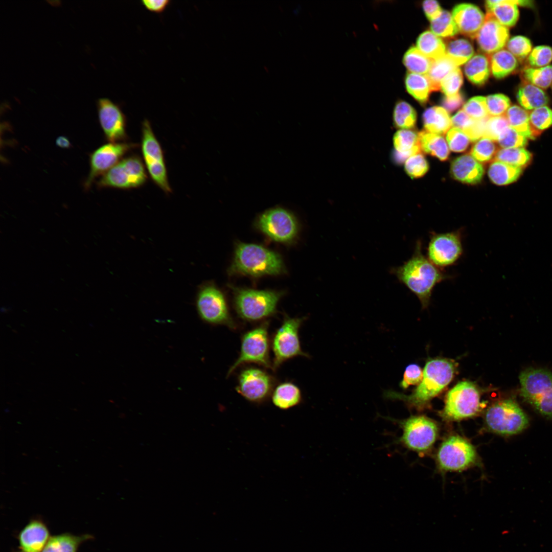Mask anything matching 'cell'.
Instances as JSON below:
<instances>
[{"instance_id":"cell-1","label":"cell","mask_w":552,"mask_h":552,"mask_svg":"<svg viewBox=\"0 0 552 552\" xmlns=\"http://www.w3.org/2000/svg\"><path fill=\"white\" fill-rule=\"evenodd\" d=\"M399 280L420 300L423 308L429 304L433 289L451 276L432 263L422 252V241L417 242L413 255L402 266L394 269Z\"/></svg>"},{"instance_id":"cell-2","label":"cell","mask_w":552,"mask_h":552,"mask_svg":"<svg viewBox=\"0 0 552 552\" xmlns=\"http://www.w3.org/2000/svg\"><path fill=\"white\" fill-rule=\"evenodd\" d=\"M455 372V364L450 360L439 358L430 360L424 369L421 382L411 394L406 395L387 390L384 392V397L388 399L404 401L410 406L421 407L448 385Z\"/></svg>"},{"instance_id":"cell-3","label":"cell","mask_w":552,"mask_h":552,"mask_svg":"<svg viewBox=\"0 0 552 552\" xmlns=\"http://www.w3.org/2000/svg\"><path fill=\"white\" fill-rule=\"evenodd\" d=\"M284 265L277 253L255 244L237 245L233 264L232 274H244L254 277L277 275L282 273Z\"/></svg>"},{"instance_id":"cell-4","label":"cell","mask_w":552,"mask_h":552,"mask_svg":"<svg viewBox=\"0 0 552 552\" xmlns=\"http://www.w3.org/2000/svg\"><path fill=\"white\" fill-rule=\"evenodd\" d=\"M522 397L545 417L552 418V373L528 368L519 375Z\"/></svg>"},{"instance_id":"cell-5","label":"cell","mask_w":552,"mask_h":552,"mask_svg":"<svg viewBox=\"0 0 552 552\" xmlns=\"http://www.w3.org/2000/svg\"><path fill=\"white\" fill-rule=\"evenodd\" d=\"M485 422L491 431L503 435L521 432L528 425V419L516 401L508 399L498 401L487 409Z\"/></svg>"},{"instance_id":"cell-6","label":"cell","mask_w":552,"mask_h":552,"mask_svg":"<svg viewBox=\"0 0 552 552\" xmlns=\"http://www.w3.org/2000/svg\"><path fill=\"white\" fill-rule=\"evenodd\" d=\"M282 293L269 290L238 289L235 293L236 311L242 319L255 321L273 315Z\"/></svg>"},{"instance_id":"cell-7","label":"cell","mask_w":552,"mask_h":552,"mask_svg":"<svg viewBox=\"0 0 552 552\" xmlns=\"http://www.w3.org/2000/svg\"><path fill=\"white\" fill-rule=\"evenodd\" d=\"M195 304L199 318L205 323L236 329L223 293L213 283H204L199 287Z\"/></svg>"},{"instance_id":"cell-8","label":"cell","mask_w":552,"mask_h":552,"mask_svg":"<svg viewBox=\"0 0 552 552\" xmlns=\"http://www.w3.org/2000/svg\"><path fill=\"white\" fill-rule=\"evenodd\" d=\"M481 406L477 386L470 381H461L447 393L442 416L449 420H461L476 415Z\"/></svg>"},{"instance_id":"cell-9","label":"cell","mask_w":552,"mask_h":552,"mask_svg":"<svg viewBox=\"0 0 552 552\" xmlns=\"http://www.w3.org/2000/svg\"><path fill=\"white\" fill-rule=\"evenodd\" d=\"M147 175L143 161L136 155L123 158L102 175L96 184L99 188L130 189L142 186Z\"/></svg>"},{"instance_id":"cell-10","label":"cell","mask_w":552,"mask_h":552,"mask_svg":"<svg viewBox=\"0 0 552 552\" xmlns=\"http://www.w3.org/2000/svg\"><path fill=\"white\" fill-rule=\"evenodd\" d=\"M141 150L143 162L153 182L165 193L172 192L167 174L164 152L150 122L142 123Z\"/></svg>"},{"instance_id":"cell-11","label":"cell","mask_w":552,"mask_h":552,"mask_svg":"<svg viewBox=\"0 0 552 552\" xmlns=\"http://www.w3.org/2000/svg\"><path fill=\"white\" fill-rule=\"evenodd\" d=\"M268 327V324L265 323L243 335L240 354L229 367L227 377L240 365L246 363H255L272 369L269 355Z\"/></svg>"},{"instance_id":"cell-12","label":"cell","mask_w":552,"mask_h":552,"mask_svg":"<svg viewBox=\"0 0 552 552\" xmlns=\"http://www.w3.org/2000/svg\"><path fill=\"white\" fill-rule=\"evenodd\" d=\"M462 228L446 233H430L427 258L442 269L454 265L463 252Z\"/></svg>"},{"instance_id":"cell-13","label":"cell","mask_w":552,"mask_h":552,"mask_svg":"<svg viewBox=\"0 0 552 552\" xmlns=\"http://www.w3.org/2000/svg\"><path fill=\"white\" fill-rule=\"evenodd\" d=\"M305 318L286 316L272 339L274 354L272 370H277L285 361L296 356L309 357L301 349L298 331Z\"/></svg>"},{"instance_id":"cell-14","label":"cell","mask_w":552,"mask_h":552,"mask_svg":"<svg viewBox=\"0 0 552 552\" xmlns=\"http://www.w3.org/2000/svg\"><path fill=\"white\" fill-rule=\"evenodd\" d=\"M477 457L473 446L465 439L452 435L441 445L437 453V462L444 471H461L473 465Z\"/></svg>"},{"instance_id":"cell-15","label":"cell","mask_w":552,"mask_h":552,"mask_svg":"<svg viewBox=\"0 0 552 552\" xmlns=\"http://www.w3.org/2000/svg\"><path fill=\"white\" fill-rule=\"evenodd\" d=\"M135 147L136 145L132 143L109 142L94 150L89 156L90 169L84 183L85 190H89L98 176L111 169Z\"/></svg>"},{"instance_id":"cell-16","label":"cell","mask_w":552,"mask_h":552,"mask_svg":"<svg viewBox=\"0 0 552 552\" xmlns=\"http://www.w3.org/2000/svg\"><path fill=\"white\" fill-rule=\"evenodd\" d=\"M403 434L400 441L408 448L423 452L435 442L438 427L436 424L423 416H413L401 423Z\"/></svg>"},{"instance_id":"cell-17","label":"cell","mask_w":552,"mask_h":552,"mask_svg":"<svg viewBox=\"0 0 552 552\" xmlns=\"http://www.w3.org/2000/svg\"><path fill=\"white\" fill-rule=\"evenodd\" d=\"M258 226L263 233L277 242L291 241L297 231L294 216L280 208L271 209L262 214L258 218Z\"/></svg>"},{"instance_id":"cell-18","label":"cell","mask_w":552,"mask_h":552,"mask_svg":"<svg viewBox=\"0 0 552 552\" xmlns=\"http://www.w3.org/2000/svg\"><path fill=\"white\" fill-rule=\"evenodd\" d=\"M273 378L262 370L249 367L243 370L238 378L237 392L248 401L262 403L271 394Z\"/></svg>"},{"instance_id":"cell-19","label":"cell","mask_w":552,"mask_h":552,"mask_svg":"<svg viewBox=\"0 0 552 552\" xmlns=\"http://www.w3.org/2000/svg\"><path fill=\"white\" fill-rule=\"evenodd\" d=\"M99 123L106 139L110 143H118L127 137L126 118L121 107L108 98L97 100Z\"/></svg>"},{"instance_id":"cell-20","label":"cell","mask_w":552,"mask_h":552,"mask_svg":"<svg viewBox=\"0 0 552 552\" xmlns=\"http://www.w3.org/2000/svg\"><path fill=\"white\" fill-rule=\"evenodd\" d=\"M509 30L487 13L485 21L476 37L479 50L485 54L491 55L501 50L509 39Z\"/></svg>"},{"instance_id":"cell-21","label":"cell","mask_w":552,"mask_h":552,"mask_svg":"<svg viewBox=\"0 0 552 552\" xmlns=\"http://www.w3.org/2000/svg\"><path fill=\"white\" fill-rule=\"evenodd\" d=\"M452 15L458 32L465 36L475 38L482 27L485 16L477 6L462 3L455 6Z\"/></svg>"},{"instance_id":"cell-22","label":"cell","mask_w":552,"mask_h":552,"mask_svg":"<svg viewBox=\"0 0 552 552\" xmlns=\"http://www.w3.org/2000/svg\"><path fill=\"white\" fill-rule=\"evenodd\" d=\"M484 173L485 169L482 164L468 154L456 157L450 166L451 176L466 184L475 185L480 182Z\"/></svg>"},{"instance_id":"cell-23","label":"cell","mask_w":552,"mask_h":552,"mask_svg":"<svg viewBox=\"0 0 552 552\" xmlns=\"http://www.w3.org/2000/svg\"><path fill=\"white\" fill-rule=\"evenodd\" d=\"M50 538L45 524L33 520L20 531L18 541L20 552H41Z\"/></svg>"},{"instance_id":"cell-24","label":"cell","mask_w":552,"mask_h":552,"mask_svg":"<svg viewBox=\"0 0 552 552\" xmlns=\"http://www.w3.org/2000/svg\"><path fill=\"white\" fill-rule=\"evenodd\" d=\"M518 5L531 6L530 1L489 0L485 2L487 13L490 14L500 24L507 27L516 25L519 17Z\"/></svg>"},{"instance_id":"cell-25","label":"cell","mask_w":552,"mask_h":552,"mask_svg":"<svg viewBox=\"0 0 552 552\" xmlns=\"http://www.w3.org/2000/svg\"><path fill=\"white\" fill-rule=\"evenodd\" d=\"M393 145L392 158L397 164H402L409 157L421 151L418 132L411 129L398 130L393 136Z\"/></svg>"},{"instance_id":"cell-26","label":"cell","mask_w":552,"mask_h":552,"mask_svg":"<svg viewBox=\"0 0 552 552\" xmlns=\"http://www.w3.org/2000/svg\"><path fill=\"white\" fill-rule=\"evenodd\" d=\"M425 130L438 135H444L452 126L451 118L443 107L433 106L425 110L422 116Z\"/></svg>"},{"instance_id":"cell-27","label":"cell","mask_w":552,"mask_h":552,"mask_svg":"<svg viewBox=\"0 0 552 552\" xmlns=\"http://www.w3.org/2000/svg\"><path fill=\"white\" fill-rule=\"evenodd\" d=\"M418 136L421 150L441 161L448 159L449 147L443 136L426 130L419 132Z\"/></svg>"},{"instance_id":"cell-28","label":"cell","mask_w":552,"mask_h":552,"mask_svg":"<svg viewBox=\"0 0 552 552\" xmlns=\"http://www.w3.org/2000/svg\"><path fill=\"white\" fill-rule=\"evenodd\" d=\"M464 73L467 79L473 84L478 86L484 85L490 74L489 58L481 54L473 56L465 64Z\"/></svg>"},{"instance_id":"cell-29","label":"cell","mask_w":552,"mask_h":552,"mask_svg":"<svg viewBox=\"0 0 552 552\" xmlns=\"http://www.w3.org/2000/svg\"><path fill=\"white\" fill-rule=\"evenodd\" d=\"M517 99L521 107L526 110L546 106L548 103V97L542 89L526 82L519 87Z\"/></svg>"},{"instance_id":"cell-30","label":"cell","mask_w":552,"mask_h":552,"mask_svg":"<svg viewBox=\"0 0 552 552\" xmlns=\"http://www.w3.org/2000/svg\"><path fill=\"white\" fill-rule=\"evenodd\" d=\"M405 85L407 92L422 105L428 102L430 94L433 91L427 75L408 72L405 77Z\"/></svg>"},{"instance_id":"cell-31","label":"cell","mask_w":552,"mask_h":552,"mask_svg":"<svg viewBox=\"0 0 552 552\" xmlns=\"http://www.w3.org/2000/svg\"><path fill=\"white\" fill-rule=\"evenodd\" d=\"M273 404L281 409H288L298 405L302 399L300 388L294 384L286 382L278 385L273 390Z\"/></svg>"},{"instance_id":"cell-32","label":"cell","mask_w":552,"mask_h":552,"mask_svg":"<svg viewBox=\"0 0 552 552\" xmlns=\"http://www.w3.org/2000/svg\"><path fill=\"white\" fill-rule=\"evenodd\" d=\"M490 71L497 79H502L514 72L518 66V59L507 50L502 49L490 55Z\"/></svg>"},{"instance_id":"cell-33","label":"cell","mask_w":552,"mask_h":552,"mask_svg":"<svg viewBox=\"0 0 552 552\" xmlns=\"http://www.w3.org/2000/svg\"><path fill=\"white\" fill-rule=\"evenodd\" d=\"M522 171V168L495 160L490 164L488 174L493 183L504 186L517 180L521 174Z\"/></svg>"},{"instance_id":"cell-34","label":"cell","mask_w":552,"mask_h":552,"mask_svg":"<svg viewBox=\"0 0 552 552\" xmlns=\"http://www.w3.org/2000/svg\"><path fill=\"white\" fill-rule=\"evenodd\" d=\"M510 127L526 139H534L537 135L531 127L529 112L516 105L511 106L504 114Z\"/></svg>"},{"instance_id":"cell-35","label":"cell","mask_w":552,"mask_h":552,"mask_svg":"<svg viewBox=\"0 0 552 552\" xmlns=\"http://www.w3.org/2000/svg\"><path fill=\"white\" fill-rule=\"evenodd\" d=\"M417 48L433 61L446 55L445 43L430 31H426L419 35L417 40Z\"/></svg>"},{"instance_id":"cell-36","label":"cell","mask_w":552,"mask_h":552,"mask_svg":"<svg viewBox=\"0 0 552 552\" xmlns=\"http://www.w3.org/2000/svg\"><path fill=\"white\" fill-rule=\"evenodd\" d=\"M446 45V55L457 66L467 62L473 56L474 48L472 43L463 38L449 39Z\"/></svg>"},{"instance_id":"cell-37","label":"cell","mask_w":552,"mask_h":552,"mask_svg":"<svg viewBox=\"0 0 552 552\" xmlns=\"http://www.w3.org/2000/svg\"><path fill=\"white\" fill-rule=\"evenodd\" d=\"M88 536L63 534L50 537L41 552H77L80 544Z\"/></svg>"},{"instance_id":"cell-38","label":"cell","mask_w":552,"mask_h":552,"mask_svg":"<svg viewBox=\"0 0 552 552\" xmlns=\"http://www.w3.org/2000/svg\"><path fill=\"white\" fill-rule=\"evenodd\" d=\"M433 60L424 55L417 47H410L405 53L402 62L409 72L427 75Z\"/></svg>"},{"instance_id":"cell-39","label":"cell","mask_w":552,"mask_h":552,"mask_svg":"<svg viewBox=\"0 0 552 552\" xmlns=\"http://www.w3.org/2000/svg\"><path fill=\"white\" fill-rule=\"evenodd\" d=\"M417 114L415 108L403 100L398 101L393 112L394 126L400 129H411L416 126Z\"/></svg>"},{"instance_id":"cell-40","label":"cell","mask_w":552,"mask_h":552,"mask_svg":"<svg viewBox=\"0 0 552 552\" xmlns=\"http://www.w3.org/2000/svg\"><path fill=\"white\" fill-rule=\"evenodd\" d=\"M457 67L454 62L446 55L433 61L427 74L430 80L433 91L440 90L441 81Z\"/></svg>"},{"instance_id":"cell-41","label":"cell","mask_w":552,"mask_h":552,"mask_svg":"<svg viewBox=\"0 0 552 552\" xmlns=\"http://www.w3.org/2000/svg\"><path fill=\"white\" fill-rule=\"evenodd\" d=\"M495 160L522 168L532 159L531 153L524 148H501L498 150Z\"/></svg>"},{"instance_id":"cell-42","label":"cell","mask_w":552,"mask_h":552,"mask_svg":"<svg viewBox=\"0 0 552 552\" xmlns=\"http://www.w3.org/2000/svg\"><path fill=\"white\" fill-rule=\"evenodd\" d=\"M525 81L541 89H546L552 84V65L541 67H526L522 72Z\"/></svg>"},{"instance_id":"cell-43","label":"cell","mask_w":552,"mask_h":552,"mask_svg":"<svg viewBox=\"0 0 552 552\" xmlns=\"http://www.w3.org/2000/svg\"><path fill=\"white\" fill-rule=\"evenodd\" d=\"M430 29L438 36L444 38H452L458 32L452 14L447 10H443L438 18L430 21Z\"/></svg>"},{"instance_id":"cell-44","label":"cell","mask_w":552,"mask_h":552,"mask_svg":"<svg viewBox=\"0 0 552 552\" xmlns=\"http://www.w3.org/2000/svg\"><path fill=\"white\" fill-rule=\"evenodd\" d=\"M497 151L494 141L481 137L473 144L470 154L479 163H486L495 158Z\"/></svg>"},{"instance_id":"cell-45","label":"cell","mask_w":552,"mask_h":552,"mask_svg":"<svg viewBox=\"0 0 552 552\" xmlns=\"http://www.w3.org/2000/svg\"><path fill=\"white\" fill-rule=\"evenodd\" d=\"M530 122L536 135L552 125V110L546 106H541L529 112Z\"/></svg>"},{"instance_id":"cell-46","label":"cell","mask_w":552,"mask_h":552,"mask_svg":"<svg viewBox=\"0 0 552 552\" xmlns=\"http://www.w3.org/2000/svg\"><path fill=\"white\" fill-rule=\"evenodd\" d=\"M404 164L405 172L413 179L421 177L429 170L428 163L421 152L411 156Z\"/></svg>"},{"instance_id":"cell-47","label":"cell","mask_w":552,"mask_h":552,"mask_svg":"<svg viewBox=\"0 0 552 552\" xmlns=\"http://www.w3.org/2000/svg\"><path fill=\"white\" fill-rule=\"evenodd\" d=\"M463 110L471 118L481 120L490 117L486 102V98L475 96L469 99L463 105Z\"/></svg>"},{"instance_id":"cell-48","label":"cell","mask_w":552,"mask_h":552,"mask_svg":"<svg viewBox=\"0 0 552 552\" xmlns=\"http://www.w3.org/2000/svg\"><path fill=\"white\" fill-rule=\"evenodd\" d=\"M506 47L507 50L517 59L523 60L532 50V44L530 39L525 36L517 35L509 39Z\"/></svg>"},{"instance_id":"cell-49","label":"cell","mask_w":552,"mask_h":552,"mask_svg":"<svg viewBox=\"0 0 552 552\" xmlns=\"http://www.w3.org/2000/svg\"><path fill=\"white\" fill-rule=\"evenodd\" d=\"M510 127L504 115L497 117L490 116L487 120L482 137L497 141L502 133Z\"/></svg>"},{"instance_id":"cell-50","label":"cell","mask_w":552,"mask_h":552,"mask_svg":"<svg viewBox=\"0 0 552 552\" xmlns=\"http://www.w3.org/2000/svg\"><path fill=\"white\" fill-rule=\"evenodd\" d=\"M487 106L491 117L503 116L511 106L508 97L502 94L489 95L486 97Z\"/></svg>"},{"instance_id":"cell-51","label":"cell","mask_w":552,"mask_h":552,"mask_svg":"<svg viewBox=\"0 0 552 552\" xmlns=\"http://www.w3.org/2000/svg\"><path fill=\"white\" fill-rule=\"evenodd\" d=\"M463 83V74L459 68L449 74L442 81L440 89L445 96H451L459 93Z\"/></svg>"},{"instance_id":"cell-52","label":"cell","mask_w":552,"mask_h":552,"mask_svg":"<svg viewBox=\"0 0 552 552\" xmlns=\"http://www.w3.org/2000/svg\"><path fill=\"white\" fill-rule=\"evenodd\" d=\"M446 140L450 149L454 152H462L467 149L470 140L460 129L453 127L446 133Z\"/></svg>"},{"instance_id":"cell-53","label":"cell","mask_w":552,"mask_h":552,"mask_svg":"<svg viewBox=\"0 0 552 552\" xmlns=\"http://www.w3.org/2000/svg\"><path fill=\"white\" fill-rule=\"evenodd\" d=\"M551 61L552 48L546 45L535 47L528 56V62L533 67L547 66Z\"/></svg>"},{"instance_id":"cell-54","label":"cell","mask_w":552,"mask_h":552,"mask_svg":"<svg viewBox=\"0 0 552 552\" xmlns=\"http://www.w3.org/2000/svg\"><path fill=\"white\" fill-rule=\"evenodd\" d=\"M498 143L502 148H523L527 144V139L516 130L509 127L500 136Z\"/></svg>"},{"instance_id":"cell-55","label":"cell","mask_w":552,"mask_h":552,"mask_svg":"<svg viewBox=\"0 0 552 552\" xmlns=\"http://www.w3.org/2000/svg\"><path fill=\"white\" fill-rule=\"evenodd\" d=\"M423 377V371L416 364H410L405 369L400 386L404 389L413 385L419 384Z\"/></svg>"},{"instance_id":"cell-56","label":"cell","mask_w":552,"mask_h":552,"mask_svg":"<svg viewBox=\"0 0 552 552\" xmlns=\"http://www.w3.org/2000/svg\"><path fill=\"white\" fill-rule=\"evenodd\" d=\"M488 118L481 120L473 119L472 123L462 131L467 135L471 141L476 142L483 137L485 125Z\"/></svg>"},{"instance_id":"cell-57","label":"cell","mask_w":552,"mask_h":552,"mask_svg":"<svg viewBox=\"0 0 552 552\" xmlns=\"http://www.w3.org/2000/svg\"><path fill=\"white\" fill-rule=\"evenodd\" d=\"M464 102V98L461 93L451 96H445L442 100V105L448 112H452L457 110Z\"/></svg>"},{"instance_id":"cell-58","label":"cell","mask_w":552,"mask_h":552,"mask_svg":"<svg viewBox=\"0 0 552 552\" xmlns=\"http://www.w3.org/2000/svg\"><path fill=\"white\" fill-rule=\"evenodd\" d=\"M422 6L426 17L430 21L438 18L443 11L439 3L434 0L424 1Z\"/></svg>"},{"instance_id":"cell-59","label":"cell","mask_w":552,"mask_h":552,"mask_svg":"<svg viewBox=\"0 0 552 552\" xmlns=\"http://www.w3.org/2000/svg\"><path fill=\"white\" fill-rule=\"evenodd\" d=\"M473 119L469 116L463 109L459 110L451 118L452 126L463 130L473 121Z\"/></svg>"},{"instance_id":"cell-60","label":"cell","mask_w":552,"mask_h":552,"mask_svg":"<svg viewBox=\"0 0 552 552\" xmlns=\"http://www.w3.org/2000/svg\"><path fill=\"white\" fill-rule=\"evenodd\" d=\"M141 3L149 10L160 13L163 12L170 3V0H142Z\"/></svg>"},{"instance_id":"cell-61","label":"cell","mask_w":552,"mask_h":552,"mask_svg":"<svg viewBox=\"0 0 552 552\" xmlns=\"http://www.w3.org/2000/svg\"><path fill=\"white\" fill-rule=\"evenodd\" d=\"M56 145L61 148H69L71 146L70 140L64 136H59L56 140Z\"/></svg>"}]
</instances>
